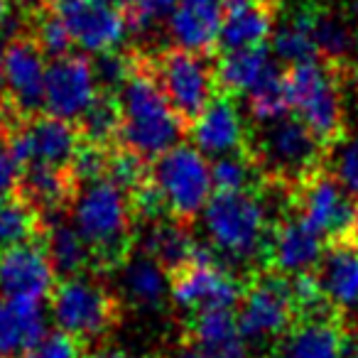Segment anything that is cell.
<instances>
[{"label": "cell", "mask_w": 358, "mask_h": 358, "mask_svg": "<svg viewBox=\"0 0 358 358\" xmlns=\"http://www.w3.org/2000/svg\"><path fill=\"white\" fill-rule=\"evenodd\" d=\"M280 214L260 192H214L201 211L206 243L229 265H268L273 229Z\"/></svg>", "instance_id": "1"}, {"label": "cell", "mask_w": 358, "mask_h": 358, "mask_svg": "<svg viewBox=\"0 0 358 358\" xmlns=\"http://www.w3.org/2000/svg\"><path fill=\"white\" fill-rule=\"evenodd\" d=\"M69 219L94 255L96 273L118 270L130 258L135 238L133 201L108 177L76 189Z\"/></svg>", "instance_id": "2"}, {"label": "cell", "mask_w": 358, "mask_h": 358, "mask_svg": "<svg viewBox=\"0 0 358 358\" xmlns=\"http://www.w3.org/2000/svg\"><path fill=\"white\" fill-rule=\"evenodd\" d=\"M120 103V148L140 155L143 159H157L177 148L185 138L187 123L179 118L155 76L138 59V69L128 84L118 91Z\"/></svg>", "instance_id": "3"}, {"label": "cell", "mask_w": 358, "mask_h": 358, "mask_svg": "<svg viewBox=\"0 0 358 358\" xmlns=\"http://www.w3.org/2000/svg\"><path fill=\"white\" fill-rule=\"evenodd\" d=\"M248 155L268 182L294 189L299 182L324 169L327 148L299 118L255 125L248 133Z\"/></svg>", "instance_id": "4"}, {"label": "cell", "mask_w": 358, "mask_h": 358, "mask_svg": "<svg viewBox=\"0 0 358 358\" xmlns=\"http://www.w3.org/2000/svg\"><path fill=\"white\" fill-rule=\"evenodd\" d=\"M285 84H287L292 110H297L299 120L317 135V140L329 152L346 135L338 69L324 59L302 62V64L287 66Z\"/></svg>", "instance_id": "5"}, {"label": "cell", "mask_w": 358, "mask_h": 358, "mask_svg": "<svg viewBox=\"0 0 358 358\" xmlns=\"http://www.w3.org/2000/svg\"><path fill=\"white\" fill-rule=\"evenodd\" d=\"M206 159L194 145H177L150 162V182L162 196L167 216L192 224L206 209L214 189Z\"/></svg>", "instance_id": "6"}, {"label": "cell", "mask_w": 358, "mask_h": 358, "mask_svg": "<svg viewBox=\"0 0 358 358\" xmlns=\"http://www.w3.org/2000/svg\"><path fill=\"white\" fill-rule=\"evenodd\" d=\"M120 299L91 273L62 280L52 292L55 324L81 343L108 336L120 319Z\"/></svg>", "instance_id": "7"}, {"label": "cell", "mask_w": 358, "mask_h": 358, "mask_svg": "<svg viewBox=\"0 0 358 358\" xmlns=\"http://www.w3.org/2000/svg\"><path fill=\"white\" fill-rule=\"evenodd\" d=\"M143 64L148 66L162 94L187 125L194 123L219 94L214 66L194 52L172 47L155 55L152 59L143 57Z\"/></svg>", "instance_id": "8"}, {"label": "cell", "mask_w": 358, "mask_h": 358, "mask_svg": "<svg viewBox=\"0 0 358 358\" xmlns=\"http://www.w3.org/2000/svg\"><path fill=\"white\" fill-rule=\"evenodd\" d=\"M238 329L253 346L278 343L297 322L289 278L280 273H253L238 302Z\"/></svg>", "instance_id": "9"}, {"label": "cell", "mask_w": 358, "mask_h": 358, "mask_svg": "<svg viewBox=\"0 0 358 358\" xmlns=\"http://www.w3.org/2000/svg\"><path fill=\"white\" fill-rule=\"evenodd\" d=\"M289 211L329 241L353 234L356 196L329 169H319L289 192Z\"/></svg>", "instance_id": "10"}, {"label": "cell", "mask_w": 358, "mask_h": 358, "mask_svg": "<svg viewBox=\"0 0 358 358\" xmlns=\"http://www.w3.org/2000/svg\"><path fill=\"white\" fill-rule=\"evenodd\" d=\"M79 128L69 120L55 118L50 113H37L32 118H20L8 133V150L13 157L27 164H52V167H69L71 157L79 150Z\"/></svg>", "instance_id": "11"}, {"label": "cell", "mask_w": 358, "mask_h": 358, "mask_svg": "<svg viewBox=\"0 0 358 358\" xmlns=\"http://www.w3.org/2000/svg\"><path fill=\"white\" fill-rule=\"evenodd\" d=\"M99 94L94 64L89 57L66 55L50 62L45 81V110L50 115L76 123L84 118Z\"/></svg>", "instance_id": "12"}, {"label": "cell", "mask_w": 358, "mask_h": 358, "mask_svg": "<svg viewBox=\"0 0 358 358\" xmlns=\"http://www.w3.org/2000/svg\"><path fill=\"white\" fill-rule=\"evenodd\" d=\"M57 15L69 30L74 47H81L94 57L118 52L130 32L123 10L99 0H66L57 8Z\"/></svg>", "instance_id": "13"}, {"label": "cell", "mask_w": 358, "mask_h": 358, "mask_svg": "<svg viewBox=\"0 0 358 358\" xmlns=\"http://www.w3.org/2000/svg\"><path fill=\"white\" fill-rule=\"evenodd\" d=\"M47 57L32 37H13L6 45V89L8 103L20 118H32L45 108Z\"/></svg>", "instance_id": "14"}, {"label": "cell", "mask_w": 358, "mask_h": 358, "mask_svg": "<svg viewBox=\"0 0 358 358\" xmlns=\"http://www.w3.org/2000/svg\"><path fill=\"white\" fill-rule=\"evenodd\" d=\"M245 285L231 273L226 265H211V268H189L172 275L169 297L179 309L196 314L204 309H234L243 297Z\"/></svg>", "instance_id": "15"}, {"label": "cell", "mask_w": 358, "mask_h": 358, "mask_svg": "<svg viewBox=\"0 0 358 358\" xmlns=\"http://www.w3.org/2000/svg\"><path fill=\"white\" fill-rule=\"evenodd\" d=\"M55 265L42 241H27L15 248L0 250V297L45 299L55 292Z\"/></svg>", "instance_id": "16"}, {"label": "cell", "mask_w": 358, "mask_h": 358, "mask_svg": "<svg viewBox=\"0 0 358 358\" xmlns=\"http://www.w3.org/2000/svg\"><path fill=\"white\" fill-rule=\"evenodd\" d=\"M189 135L194 148L211 159L248 150V133H245L241 108L234 96L224 91H219L204 113L189 125Z\"/></svg>", "instance_id": "17"}, {"label": "cell", "mask_w": 358, "mask_h": 358, "mask_svg": "<svg viewBox=\"0 0 358 358\" xmlns=\"http://www.w3.org/2000/svg\"><path fill=\"white\" fill-rule=\"evenodd\" d=\"M324 255V236L307 221L287 211L275 224L268 250V268L285 278L314 273Z\"/></svg>", "instance_id": "18"}, {"label": "cell", "mask_w": 358, "mask_h": 358, "mask_svg": "<svg viewBox=\"0 0 358 358\" xmlns=\"http://www.w3.org/2000/svg\"><path fill=\"white\" fill-rule=\"evenodd\" d=\"M314 278L338 314L358 317V241L353 236L336 238L324 248Z\"/></svg>", "instance_id": "19"}, {"label": "cell", "mask_w": 358, "mask_h": 358, "mask_svg": "<svg viewBox=\"0 0 358 358\" xmlns=\"http://www.w3.org/2000/svg\"><path fill=\"white\" fill-rule=\"evenodd\" d=\"M346 338L341 314L304 317L275 343L270 358H346Z\"/></svg>", "instance_id": "20"}, {"label": "cell", "mask_w": 358, "mask_h": 358, "mask_svg": "<svg viewBox=\"0 0 358 358\" xmlns=\"http://www.w3.org/2000/svg\"><path fill=\"white\" fill-rule=\"evenodd\" d=\"M76 189L79 187H76V182L71 179L66 167H52V164L35 162L22 169L15 194L22 196L42 216V221H47L69 211Z\"/></svg>", "instance_id": "21"}, {"label": "cell", "mask_w": 358, "mask_h": 358, "mask_svg": "<svg viewBox=\"0 0 358 358\" xmlns=\"http://www.w3.org/2000/svg\"><path fill=\"white\" fill-rule=\"evenodd\" d=\"M120 294L135 309H159L167 302L172 280L150 255L130 253V258L120 265Z\"/></svg>", "instance_id": "22"}, {"label": "cell", "mask_w": 358, "mask_h": 358, "mask_svg": "<svg viewBox=\"0 0 358 358\" xmlns=\"http://www.w3.org/2000/svg\"><path fill=\"white\" fill-rule=\"evenodd\" d=\"M194 248V234H192L189 224H185V221L164 216V219L148 224V229H145L143 253L150 255L162 270H167L169 278L192 263Z\"/></svg>", "instance_id": "23"}, {"label": "cell", "mask_w": 358, "mask_h": 358, "mask_svg": "<svg viewBox=\"0 0 358 358\" xmlns=\"http://www.w3.org/2000/svg\"><path fill=\"white\" fill-rule=\"evenodd\" d=\"M275 69L270 59V47H245V50L221 52L219 62L214 64L216 86L224 94H250L270 71Z\"/></svg>", "instance_id": "24"}, {"label": "cell", "mask_w": 358, "mask_h": 358, "mask_svg": "<svg viewBox=\"0 0 358 358\" xmlns=\"http://www.w3.org/2000/svg\"><path fill=\"white\" fill-rule=\"evenodd\" d=\"M273 17L275 8L270 0H253L248 6L226 10L219 32V50L234 52L265 45V40L273 37Z\"/></svg>", "instance_id": "25"}, {"label": "cell", "mask_w": 358, "mask_h": 358, "mask_svg": "<svg viewBox=\"0 0 358 358\" xmlns=\"http://www.w3.org/2000/svg\"><path fill=\"white\" fill-rule=\"evenodd\" d=\"M42 243L55 265V273L64 280L94 270V255L89 245L84 243L74 226L62 221V216L42 221Z\"/></svg>", "instance_id": "26"}, {"label": "cell", "mask_w": 358, "mask_h": 358, "mask_svg": "<svg viewBox=\"0 0 358 358\" xmlns=\"http://www.w3.org/2000/svg\"><path fill=\"white\" fill-rule=\"evenodd\" d=\"M314 13H317V6H297V10L278 30H273L270 52L287 66L319 59V50L312 32Z\"/></svg>", "instance_id": "27"}, {"label": "cell", "mask_w": 358, "mask_h": 358, "mask_svg": "<svg viewBox=\"0 0 358 358\" xmlns=\"http://www.w3.org/2000/svg\"><path fill=\"white\" fill-rule=\"evenodd\" d=\"M221 25H224V17H214L179 6V10L174 13V17L167 25V35L177 50L204 55V52L219 47Z\"/></svg>", "instance_id": "28"}, {"label": "cell", "mask_w": 358, "mask_h": 358, "mask_svg": "<svg viewBox=\"0 0 358 358\" xmlns=\"http://www.w3.org/2000/svg\"><path fill=\"white\" fill-rule=\"evenodd\" d=\"M189 341L204 348L211 358L234 343L243 341V334L231 309H204L189 317Z\"/></svg>", "instance_id": "29"}, {"label": "cell", "mask_w": 358, "mask_h": 358, "mask_svg": "<svg viewBox=\"0 0 358 358\" xmlns=\"http://www.w3.org/2000/svg\"><path fill=\"white\" fill-rule=\"evenodd\" d=\"M245 108L255 125H268L287 118L292 106H289L287 84H285V71L275 66L250 94H245Z\"/></svg>", "instance_id": "30"}, {"label": "cell", "mask_w": 358, "mask_h": 358, "mask_svg": "<svg viewBox=\"0 0 358 358\" xmlns=\"http://www.w3.org/2000/svg\"><path fill=\"white\" fill-rule=\"evenodd\" d=\"M42 236V216L22 196L0 199V250L15 248Z\"/></svg>", "instance_id": "31"}, {"label": "cell", "mask_w": 358, "mask_h": 358, "mask_svg": "<svg viewBox=\"0 0 358 358\" xmlns=\"http://www.w3.org/2000/svg\"><path fill=\"white\" fill-rule=\"evenodd\" d=\"M312 32H314L319 57H322L324 62L336 66L338 62H346L353 57V50H356V32H353V27L348 25L343 17L324 13L317 8L314 20H312Z\"/></svg>", "instance_id": "32"}, {"label": "cell", "mask_w": 358, "mask_h": 358, "mask_svg": "<svg viewBox=\"0 0 358 358\" xmlns=\"http://www.w3.org/2000/svg\"><path fill=\"white\" fill-rule=\"evenodd\" d=\"M211 179L216 192H260L268 185L265 174L255 164V159L245 152L219 157L211 162Z\"/></svg>", "instance_id": "33"}, {"label": "cell", "mask_w": 358, "mask_h": 358, "mask_svg": "<svg viewBox=\"0 0 358 358\" xmlns=\"http://www.w3.org/2000/svg\"><path fill=\"white\" fill-rule=\"evenodd\" d=\"M79 133L84 143L108 148L120 135V103L115 94H103L101 91L91 108L79 120Z\"/></svg>", "instance_id": "34"}, {"label": "cell", "mask_w": 358, "mask_h": 358, "mask_svg": "<svg viewBox=\"0 0 358 358\" xmlns=\"http://www.w3.org/2000/svg\"><path fill=\"white\" fill-rule=\"evenodd\" d=\"M179 10V0H135V6L128 10V30L138 40L157 35L167 30L169 20Z\"/></svg>", "instance_id": "35"}, {"label": "cell", "mask_w": 358, "mask_h": 358, "mask_svg": "<svg viewBox=\"0 0 358 358\" xmlns=\"http://www.w3.org/2000/svg\"><path fill=\"white\" fill-rule=\"evenodd\" d=\"M106 177H108L115 187H120L123 192L135 194L140 187L150 182V162L140 157V155L130 152V150L118 148L110 152Z\"/></svg>", "instance_id": "36"}, {"label": "cell", "mask_w": 358, "mask_h": 358, "mask_svg": "<svg viewBox=\"0 0 358 358\" xmlns=\"http://www.w3.org/2000/svg\"><path fill=\"white\" fill-rule=\"evenodd\" d=\"M94 64V74H96V84H99V91L103 94H115L128 84V79L135 74L138 69V59L128 55H120L118 52H106V55H96L91 59Z\"/></svg>", "instance_id": "37"}, {"label": "cell", "mask_w": 358, "mask_h": 358, "mask_svg": "<svg viewBox=\"0 0 358 358\" xmlns=\"http://www.w3.org/2000/svg\"><path fill=\"white\" fill-rule=\"evenodd\" d=\"M32 40L37 42L42 55L50 57L52 62L71 55V50H74V40H71L69 30H66V25L62 22V17L57 15V10L52 13V15H42L40 20H37Z\"/></svg>", "instance_id": "38"}, {"label": "cell", "mask_w": 358, "mask_h": 358, "mask_svg": "<svg viewBox=\"0 0 358 358\" xmlns=\"http://www.w3.org/2000/svg\"><path fill=\"white\" fill-rule=\"evenodd\" d=\"M108 157H110L108 148L81 143L66 169H69L76 187H84V185H91V182H99V179L106 177V172H108Z\"/></svg>", "instance_id": "39"}, {"label": "cell", "mask_w": 358, "mask_h": 358, "mask_svg": "<svg viewBox=\"0 0 358 358\" xmlns=\"http://www.w3.org/2000/svg\"><path fill=\"white\" fill-rule=\"evenodd\" d=\"M329 155L334 157L331 169L329 172L346 187L348 194H353L358 199V133L353 135H343L331 150Z\"/></svg>", "instance_id": "40"}, {"label": "cell", "mask_w": 358, "mask_h": 358, "mask_svg": "<svg viewBox=\"0 0 358 358\" xmlns=\"http://www.w3.org/2000/svg\"><path fill=\"white\" fill-rule=\"evenodd\" d=\"M22 353H30L25 324L8 299H0V356L8 358Z\"/></svg>", "instance_id": "41"}, {"label": "cell", "mask_w": 358, "mask_h": 358, "mask_svg": "<svg viewBox=\"0 0 358 358\" xmlns=\"http://www.w3.org/2000/svg\"><path fill=\"white\" fill-rule=\"evenodd\" d=\"M81 346H84L81 341L57 329V331L47 334L45 341L32 351V358H84Z\"/></svg>", "instance_id": "42"}, {"label": "cell", "mask_w": 358, "mask_h": 358, "mask_svg": "<svg viewBox=\"0 0 358 358\" xmlns=\"http://www.w3.org/2000/svg\"><path fill=\"white\" fill-rule=\"evenodd\" d=\"M22 169L25 167L13 157L8 145H0V199H3V196H13L17 192Z\"/></svg>", "instance_id": "43"}, {"label": "cell", "mask_w": 358, "mask_h": 358, "mask_svg": "<svg viewBox=\"0 0 358 358\" xmlns=\"http://www.w3.org/2000/svg\"><path fill=\"white\" fill-rule=\"evenodd\" d=\"M182 8H189V10H199L206 15L214 17H226V0H179Z\"/></svg>", "instance_id": "44"}, {"label": "cell", "mask_w": 358, "mask_h": 358, "mask_svg": "<svg viewBox=\"0 0 358 358\" xmlns=\"http://www.w3.org/2000/svg\"><path fill=\"white\" fill-rule=\"evenodd\" d=\"M172 358H209V353H206L201 346H196L194 341H189V338H187V341L182 343L177 351H174Z\"/></svg>", "instance_id": "45"}, {"label": "cell", "mask_w": 358, "mask_h": 358, "mask_svg": "<svg viewBox=\"0 0 358 358\" xmlns=\"http://www.w3.org/2000/svg\"><path fill=\"white\" fill-rule=\"evenodd\" d=\"M3 59H6V50L0 47V113H6V108H10L8 103V89H6V66H3ZM13 110V108H10Z\"/></svg>", "instance_id": "46"}, {"label": "cell", "mask_w": 358, "mask_h": 358, "mask_svg": "<svg viewBox=\"0 0 358 358\" xmlns=\"http://www.w3.org/2000/svg\"><path fill=\"white\" fill-rule=\"evenodd\" d=\"M13 25V0H0V32H10Z\"/></svg>", "instance_id": "47"}, {"label": "cell", "mask_w": 358, "mask_h": 358, "mask_svg": "<svg viewBox=\"0 0 358 358\" xmlns=\"http://www.w3.org/2000/svg\"><path fill=\"white\" fill-rule=\"evenodd\" d=\"M84 358H138V356L130 351H123V348H96V351H91Z\"/></svg>", "instance_id": "48"}, {"label": "cell", "mask_w": 358, "mask_h": 358, "mask_svg": "<svg viewBox=\"0 0 358 358\" xmlns=\"http://www.w3.org/2000/svg\"><path fill=\"white\" fill-rule=\"evenodd\" d=\"M346 358H358V331H351L346 338Z\"/></svg>", "instance_id": "49"}, {"label": "cell", "mask_w": 358, "mask_h": 358, "mask_svg": "<svg viewBox=\"0 0 358 358\" xmlns=\"http://www.w3.org/2000/svg\"><path fill=\"white\" fill-rule=\"evenodd\" d=\"M99 3H106V6L115 8V10H130L135 6V0H99Z\"/></svg>", "instance_id": "50"}, {"label": "cell", "mask_w": 358, "mask_h": 358, "mask_svg": "<svg viewBox=\"0 0 358 358\" xmlns=\"http://www.w3.org/2000/svg\"><path fill=\"white\" fill-rule=\"evenodd\" d=\"M13 125H6V120H3V113H0V145H6L8 140V133H10Z\"/></svg>", "instance_id": "51"}, {"label": "cell", "mask_w": 358, "mask_h": 358, "mask_svg": "<svg viewBox=\"0 0 358 358\" xmlns=\"http://www.w3.org/2000/svg\"><path fill=\"white\" fill-rule=\"evenodd\" d=\"M253 0H226V10H234V8H241V6H248Z\"/></svg>", "instance_id": "52"}, {"label": "cell", "mask_w": 358, "mask_h": 358, "mask_svg": "<svg viewBox=\"0 0 358 358\" xmlns=\"http://www.w3.org/2000/svg\"><path fill=\"white\" fill-rule=\"evenodd\" d=\"M351 236L358 241V199H356V221H353V234Z\"/></svg>", "instance_id": "53"}, {"label": "cell", "mask_w": 358, "mask_h": 358, "mask_svg": "<svg viewBox=\"0 0 358 358\" xmlns=\"http://www.w3.org/2000/svg\"><path fill=\"white\" fill-rule=\"evenodd\" d=\"M42 3H47V6L55 8V10H57V8H59L62 3H66V0H42Z\"/></svg>", "instance_id": "54"}, {"label": "cell", "mask_w": 358, "mask_h": 358, "mask_svg": "<svg viewBox=\"0 0 358 358\" xmlns=\"http://www.w3.org/2000/svg\"><path fill=\"white\" fill-rule=\"evenodd\" d=\"M17 358H32V353H22V356H17Z\"/></svg>", "instance_id": "55"}, {"label": "cell", "mask_w": 358, "mask_h": 358, "mask_svg": "<svg viewBox=\"0 0 358 358\" xmlns=\"http://www.w3.org/2000/svg\"><path fill=\"white\" fill-rule=\"evenodd\" d=\"M13 3H30V0H13Z\"/></svg>", "instance_id": "56"}, {"label": "cell", "mask_w": 358, "mask_h": 358, "mask_svg": "<svg viewBox=\"0 0 358 358\" xmlns=\"http://www.w3.org/2000/svg\"><path fill=\"white\" fill-rule=\"evenodd\" d=\"M0 358H3V356H0Z\"/></svg>", "instance_id": "57"}]
</instances>
